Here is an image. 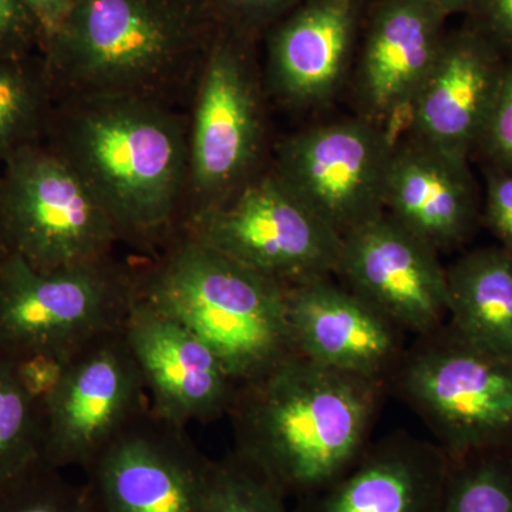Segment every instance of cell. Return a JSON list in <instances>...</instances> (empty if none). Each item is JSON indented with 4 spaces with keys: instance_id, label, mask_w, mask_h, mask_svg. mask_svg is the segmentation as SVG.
<instances>
[{
    "instance_id": "6da1fadb",
    "label": "cell",
    "mask_w": 512,
    "mask_h": 512,
    "mask_svg": "<svg viewBox=\"0 0 512 512\" xmlns=\"http://www.w3.org/2000/svg\"><path fill=\"white\" fill-rule=\"evenodd\" d=\"M387 389L292 353L238 384L232 454L286 500L319 493L365 453Z\"/></svg>"
},
{
    "instance_id": "7a4b0ae2",
    "label": "cell",
    "mask_w": 512,
    "mask_h": 512,
    "mask_svg": "<svg viewBox=\"0 0 512 512\" xmlns=\"http://www.w3.org/2000/svg\"><path fill=\"white\" fill-rule=\"evenodd\" d=\"M59 154L110 215L120 239L148 241L164 231L190 173L181 124L134 94L87 96L64 128Z\"/></svg>"
},
{
    "instance_id": "3957f363",
    "label": "cell",
    "mask_w": 512,
    "mask_h": 512,
    "mask_svg": "<svg viewBox=\"0 0 512 512\" xmlns=\"http://www.w3.org/2000/svg\"><path fill=\"white\" fill-rule=\"evenodd\" d=\"M136 279L138 298L210 346L238 383L295 353L286 285L188 235Z\"/></svg>"
},
{
    "instance_id": "277c9868",
    "label": "cell",
    "mask_w": 512,
    "mask_h": 512,
    "mask_svg": "<svg viewBox=\"0 0 512 512\" xmlns=\"http://www.w3.org/2000/svg\"><path fill=\"white\" fill-rule=\"evenodd\" d=\"M137 299L136 274L113 259L43 272L16 252L0 256V356L69 362L94 339L120 330Z\"/></svg>"
},
{
    "instance_id": "5b68a950",
    "label": "cell",
    "mask_w": 512,
    "mask_h": 512,
    "mask_svg": "<svg viewBox=\"0 0 512 512\" xmlns=\"http://www.w3.org/2000/svg\"><path fill=\"white\" fill-rule=\"evenodd\" d=\"M389 389L450 458L512 447V359L477 348L447 322L416 336Z\"/></svg>"
},
{
    "instance_id": "8992f818",
    "label": "cell",
    "mask_w": 512,
    "mask_h": 512,
    "mask_svg": "<svg viewBox=\"0 0 512 512\" xmlns=\"http://www.w3.org/2000/svg\"><path fill=\"white\" fill-rule=\"evenodd\" d=\"M8 251L50 272L110 258L119 231L60 154L19 148L0 183Z\"/></svg>"
},
{
    "instance_id": "52a82bcc",
    "label": "cell",
    "mask_w": 512,
    "mask_h": 512,
    "mask_svg": "<svg viewBox=\"0 0 512 512\" xmlns=\"http://www.w3.org/2000/svg\"><path fill=\"white\" fill-rule=\"evenodd\" d=\"M184 235L286 286L335 275L342 237L274 173L192 215Z\"/></svg>"
},
{
    "instance_id": "ba28073f",
    "label": "cell",
    "mask_w": 512,
    "mask_h": 512,
    "mask_svg": "<svg viewBox=\"0 0 512 512\" xmlns=\"http://www.w3.org/2000/svg\"><path fill=\"white\" fill-rule=\"evenodd\" d=\"M53 37L57 66L87 96H146L173 67L184 26L154 0H73Z\"/></svg>"
},
{
    "instance_id": "9c48e42d",
    "label": "cell",
    "mask_w": 512,
    "mask_h": 512,
    "mask_svg": "<svg viewBox=\"0 0 512 512\" xmlns=\"http://www.w3.org/2000/svg\"><path fill=\"white\" fill-rule=\"evenodd\" d=\"M124 328L94 339L64 367L42 402L43 461L86 470L111 441L150 410Z\"/></svg>"
},
{
    "instance_id": "30bf717a",
    "label": "cell",
    "mask_w": 512,
    "mask_h": 512,
    "mask_svg": "<svg viewBox=\"0 0 512 512\" xmlns=\"http://www.w3.org/2000/svg\"><path fill=\"white\" fill-rule=\"evenodd\" d=\"M394 140L365 117L333 121L279 146L274 174L340 237L384 212Z\"/></svg>"
},
{
    "instance_id": "8fae6325",
    "label": "cell",
    "mask_w": 512,
    "mask_h": 512,
    "mask_svg": "<svg viewBox=\"0 0 512 512\" xmlns=\"http://www.w3.org/2000/svg\"><path fill=\"white\" fill-rule=\"evenodd\" d=\"M211 461L148 410L84 471L99 512H202Z\"/></svg>"
},
{
    "instance_id": "7c38bea8",
    "label": "cell",
    "mask_w": 512,
    "mask_h": 512,
    "mask_svg": "<svg viewBox=\"0 0 512 512\" xmlns=\"http://www.w3.org/2000/svg\"><path fill=\"white\" fill-rule=\"evenodd\" d=\"M439 252L383 212L342 238L335 275L406 333L447 322L446 266Z\"/></svg>"
},
{
    "instance_id": "4fadbf2b",
    "label": "cell",
    "mask_w": 512,
    "mask_h": 512,
    "mask_svg": "<svg viewBox=\"0 0 512 512\" xmlns=\"http://www.w3.org/2000/svg\"><path fill=\"white\" fill-rule=\"evenodd\" d=\"M124 336L157 417L185 429L228 416L239 383L191 330L137 296Z\"/></svg>"
},
{
    "instance_id": "5bb4252c",
    "label": "cell",
    "mask_w": 512,
    "mask_h": 512,
    "mask_svg": "<svg viewBox=\"0 0 512 512\" xmlns=\"http://www.w3.org/2000/svg\"><path fill=\"white\" fill-rule=\"evenodd\" d=\"M286 319L293 352L387 387L406 350L403 329L330 276L286 286Z\"/></svg>"
},
{
    "instance_id": "9a60e30c",
    "label": "cell",
    "mask_w": 512,
    "mask_h": 512,
    "mask_svg": "<svg viewBox=\"0 0 512 512\" xmlns=\"http://www.w3.org/2000/svg\"><path fill=\"white\" fill-rule=\"evenodd\" d=\"M262 120L254 77L228 46L212 52L202 76L190 141V175L202 204L237 190L261 147Z\"/></svg>"
},
{
    "instance_id": "2e32d148",
    "label": "cell",
    "mask_w": 512,
    "mask_h": 512,
    "mask_svg": "<svg viewBox=\"0 0 512 512\" xmlns=\"http://www.w3.org/2000/svg\"><path fill=\"white\" fill-rule=\"evenodd\" d=\"M504 66L503 55L470 26L447 33L407 109L409 137L470 160L493 109Z\"/></svg>"
},
{
    "instance_id": "e0dca14e",
    "label": "cell",
    "mask_w": 512,
    "mask_h": 512,
    "mask_svg": "<svg viewBox=\"0 0 512 512\" xmlns=\"http://www.w3.org/2000/svg\"><path fill=\"white\" fill-rule=\"evenodd\" d=\"M384 212L441 252L464 247L483 220L470 160L414 140L394 141Z\"/></svg>"
},
{
    "instance_id": "ac0fdd59",
    "label": "cell",
    "mask_w": 512,
    "mask_h": 512,
    "mask_svg": "<svg viewBox=\"0 0 512 512\" xmlns=\"http://www.w3.org/2000/svg\"><path fill=\"white\" fill-rule=\"evenodd\" d=\"M447 13L436 0H380L356 74L360 116L386 124L409 109L443 45Z\"/></svg>"
},
{
    "instance_id": "d6986e66",
    "label": "cell",
    "mask_w": 512,
    "mask_h": 512,
    "mask_svg": "<svg viewBox=\"0 0 512 512\" xmlns=\"http://www.w3.org/2000/svg\"><path fill=\"white\" fill-rule=\"evenodd\" d=\"M451 458L434 441L394 431L292 512H440Z\"/></svg>"
},
{
    "instance_id": "ffe728a7",
    "label": "cell",
    "mask_w": 512,
    "mask_h": 512,
    "mask_svg": "<svg viewBox=\"0 0 512 512\" xmlns=\"http://www.w3.org/2000/svg\"><path fill=\"white\" fill-rule=\"evenodd\" d=\"M359 0H311L279 29L269 55V82L293 106L332 99L349 69Z\"/></svg>"
},
{
    "instance_id": "44dd1931",
    "label": "cell",
    "mask_w": 512,
    "mask_h": 512,
    "mask_svg": "<svg viewBox=\"0 0 512 512\" xmlns=\"http://www.w3.org/2000/svg\"><path fill=\"white\" fill-rule=\"evenodd\" d=\"M447 323L477 348L512 359V255L480 247L446 266Z\"/></svg>"
},
{
    "instance_id": "7402d4cb",
    "label": "cell",
    "mask_w": 512,
    "mask_h": 512,
    "mask_svg": "<svg viewBox=\"0 0 512 512\" xmlns=\"http://www.w3.org/2000/svg\"><path fill=\"white\" fill-rule=\"evenodd\" d=\"M42 404L30 397L15 362L0 356V493L43 463Z\"/></svg>"
},
{
    "instance_id": "603a6c76",
    "label": "cell",
    "mask_w": 512,
    "mask_h": 512,
    "mask_svg": "<svg viewBox=\"0 0 512 512\" xmlns=\"http://www.w3.org/2000/svg\"><path fill=\"white\" fill-rule=\"evenodd\" d=\"M440 512H512V447L451 458Z\"/></svg>"
},
{
    "instance_id": "cb8c5ba5",
    "label": "cell",
    "mask_w": 512,
    "mask_h": 512,
    "mask_svg": "<svg viewBox=\"0 0 512 512\" xmlns=\"http://www.w3.org/2000/svg\"><path fill=\"white\" fill-rule=\"evenodd\" d=\"M202 512H292L284 495L229 451L212 460Z\"/></svg>"
},
{
    "instance_id": "d4e9b609",
    "label": "cell",
    "mask_w": 512,
    "mask_h": 512,
    "mask_svg": "<svg viewBox=\"0 0 512 512\" xmlns=\"http://www.w3.org/2000/svg\"><path fill=\"white\" fill-rule=\"evenodd\" d=\"M0 512H99L89 484L73 483L45 461L0 493Z\"/></svg>"
},
{
    "instance_id": "484cf974",
    "label": "cell",
    "mask_w": 512,
    "mask_h": 512,
    "mask_svg": "<svg viewBox=\"0 0 512 512\" xmlns=\"http://www.w3.org/2000/svg\"><path fill=\"white\" fill-rule=\"evenodd\" d=\"M39 100L35 87L18 70L0 66V158L23 147L36 126Z\"/></svg>"
},
{
    "instance_id": "4316f807",
    "label": "cell",
    "mask_w": 512,
    "mask_h": 512,
    "mask_svg": "<svg viewBox=\"0 0 512 512\" xmlns=\"http://www.w3.org/2000/svg\"><path fill=\"white\" fill-rule=\"evenodd\" d=\"M483 163L512 171V59H505L503 79L474 156Z\"/></svg>"
},
{
    "instance_id": "83f0119b",
    "label": "cell",
    "mask_w": 512,
    "mask_h": 512,
    "mask_svg": "<svg viewBox=\"0 0 512 512\" xmlns=\"http://www.w3.org/2000/svg\"><path fill=\"white\" fill-rule=\"evenodd\" d=\"M483 221L501 248L512 255V171L484 164Z\"/></svg>"
},
{
    "instance_id": "f1b7e54d",
    "label": "cell",
    "mask_w": 512,
    "mask_h": 512,
    "mask_svg": "<svg viewBox=\"0 0 512 512\" xmlns=\"http://www.w3.org/2000/svg\"><path fill=\"white\" fill-rule=\"evenodd\" d=\"M468 26L503 55L512 59V0H473Z\"/></svg>"
},
{
    "instance_id": "f546056e",
    "label": "cell",
    "mask_w": 512,
    "mask_h": 512,
    "mask_svg": "<svg viewBox=\"0 0 512 512\" xmlns=\"http://www.w3.org/2000/svg\"><path fill=\"white\" fill-rule=\"evenodd\" d=\"M66 365L59 357L49 355L28 356L15 362L20 384L40 404L56 389Z\"/></svg>"
},
{
    "instance_id": "4dcf8cb0",
    "label": "cell",
    "mask_w": 512,
    "mask_h": 512,
    "mask_svg": "<svg viewBox=\"0 0 512 512\" xmlns=\"http://www.w3.org/2000/svg\"><path fill=\"white\" fill-rule=\"evenodd\" d=\"M32 18L22 0H0V49L25 37Z\"/></svg>"
},
{
    "instance_id": "1f68e13d",
    "label": "cell",
    "mask_w": 512,
    "mask_h": 512,
    "mask_svg": "<svg viewBox=\"0 0 512 512\" xmlns=\"http://www.w3.org/2000/svg\"><path fill=\"white\" fill-rule=\"evenodd\" d=\"M26 10L43 32L55 36L69 15L73 0H22Z\"/></svg>"
},
{
    "instance_id": "d6a6232c",
    "label": "cell",
    "mask_w": 512,
    "mask_h": 512,
    "mask_svg": "<svg viewBox=\"0 0 512 512\" xmlns=\"http://www.w3.org/2000/svg\"><path fill=\"white\" fill-rule=\"evenodd\" d=\"M295 0H231L235 8L245 13H268L284 8Z\"/></svg>"
},
{
    "instance_id": "836d02e7",
    "label": "cell",
    "mask_w": 512,
    "mask_h": 512,
    "mask_svg": "<svg viewBox=\"0 0 512 512\" xmlns=\"http://www.w3.org/2000/svg\"><path fill=\"white\" fill-rule=\"evenodd\" d=\"M436 3L450 16L453 13H466L473 0H436Z\"/></svg>"
},
{
    "instance_id": "e575fe53",
    "label": "cell",
    "mask_w": 512,
    "mask_h": 512,
    "mask_svg": "<svg viewBox=\"0 0 512 512\" xmlns=\"http://www.w3.org/2000/svg\"><path fill=\"white\" fill-rule=\"evenodd\" d=\"M8 252L5 245V238H3V228H2V208H0V256Z\"/></svg>"
}]
</instances>
